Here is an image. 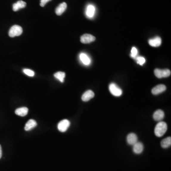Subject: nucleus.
I'll use <instances>...</instances> for the list:
<instances>
[{"label":"nucleus","instance_id":"9","mask_svg":"<svg viewBox=\"0 0 171 171\" xmlns=\"http://www.w3.org/2000/svg\"><path fill=\"white\" fill-rule=\"evenodd\" d=\"M94 96H95V94L93 91L91 90H87V91H86L82 95L81 99L84 102H87L93 98Z\"/></svg>","mask_w":171,"mask_h":171},{"label":"nucleus","instance_id":"3","mask_svg":"<svg viewBox=\"0 0 171 171\" xmlns=\"http://www.w3.org/2000/svg\"><path fill=\"white\" fill-rule=\"evenodd\" d=\"M154 73L158 79H161L163 77H167L170 76L171 72L169 69H156L154 71Z\"/></svg>","mask_w":171,"mask_h":171},{"label":"nucleus","instance_id":"16","mask_svg":"<svg viewBox=\"0 0 171 171\" xmlns=\"http://www.w3.org/2000/svg\"><path fill=\"white\" fill-rule=\"evenodd\" d=\"M15 114L18 116H24L28 113V108L26 107H22L16 109Z\"/></svg>","mask_w":171,"mask_h":171},{"label":"nucleus","instance_id":"21","mask_svg":"<svg viewBox=\"0 0 171 171\" xmlns=\"http://www.w3.org/2000/svg\"><path fill=\"white\" fill-rule=\"evenodd\" d=\"M23 71L25 74L29 77H33L35 75V73L33 70L29 69H24Z\"/></svg>","mask_w":171,"mask_h":171},{"label":"nucleus","instance_id":"13","mask_svg":"<svg viewBox=\"0 0 171 171\" xmlns=\"http://www.w3.org/2000/svg\"><path fill=\"white\" fill-rule=\"evenodd\" d=\"M67 5L66 2H62L60 4L56 9V13L57 15H61L67 9Z\"/></svg>","mask_w":171,"mask_h":171},{"label":"nucleus","instance_id":"19","mask_svg":"<svg viewBox=\"0 0 171 171\" xmlns=\"http://www.w3.org/2000/svg\"><path fill=\"white\" fill-rule=\"evenodd\" d=\"M80 59L82 63L86 65H89L90 63V60L89 57L85 53H81L80 56Z\"/></svg>","mask_w":171,"mask_h":171},{"label":"nucleus","instance_id":"10","mask_svg":"<svg viewBox=\"0 0 171 171\" xmlns=\"http://www.w3.org/2000/svg\"><path fill=\"white\" fill-rule=\"evenodd\" d=\"M133 150L135 154H140L143 152L144 150V145L141 142H137L133 145Z\"/></svg>","mask_w":171,"mask_h":171},{"label":"nucleus","instance_id":"4","mask_svg":"<svg viewBox=\"0 0 171 171\" xmlns=\"http://www.w3.org/2000/svg\"><path fill=\"white\" fill-rule=\"evenodd\" d=\"M109 89L110 93L114 96L119 97L122 95V89L114 83H112L109 85Z\"/></svg>","mask_w":171,"mask_h":171},{"label":"nucleus","instance_id":"22","mask_svg":"<svg viewBox=\"0 0 171 171\" xmlns=\"http://www.w3.org/2000/svg\"><path fill=\"white\" fill-rule=\"evenodd\" d=\"M136 61H137V63L142 66L145 63V60L144 57H138L136 58Z\"/></svg>","mask_w":171,"mask_h":171},{"label":"nucleus","instance_id":"8","mask_svg":"<svg viewBox=\"0 0 171 171\" xmlns=\"http://www.w3.org/2000/svg\"><path fill=\"white\" fill-rule=\"evenodd\" d=\"M138 142V137L134 133H130L127 136V142L129 145H133Z\"/></svg>","mask_w":171,"mask_h":171},{"label":"nucleus","instance_id":"1","mask_svg":"<svg viewBox=\"0 0 171 171\" xmlns=\"http://www.w3.org/2000/svg\"><path fill=\"white\" fill-rule=\"evenodd\" d=\"M167 130V123L163 121L158 122L155 128V134L157 137H162Z\"/></svg>","mask_w":171,"mask_h":171},{"label":"nucleus","instance_id":"5","mask_svg":"<svg viewBox=\"0 0 171 171\" xmlns=\"http://www.w3.org/2000/svg\"><path fill=\"white\" fill-rule=\"evenodd\" d=\"M70 123L68 120L64 119L59 122L57 125V128L61 132H66L70 126Z\"/></svg>","mask_w":171,"mask_h":171},{"label":"nucleus","instance_id":"14","mask_svg":"<svg viewBox=\"0 0 171 171\" xmlns=\"http://www.w3.org/2000/svg\"><path fill=\"white\" fill-rule=\"evenodd\" d=\"M26 6V3L22 1H19L13 4V11L17 12L21 9L24 8Z\"/></svg>","mask_w":171,"mask_h":171},{"label":"nucleus","instance_id":"2","mask_svg":"<svg viewBox=\"0 0 171 171\" xmlns=\"http://www.w3.org/2000/svg\"><path fill=\"white\" fill-rule=\"evenodd\" d=\"M22 28L19 25H13L11 27L9 32V35L10 37L19 36L22 33Z\"/></svg>","mask_w":171,"mask_h":171},{"label":"nucleus","instance_id":"20","mask_svg":"<svg viewBox=\"0 0 171 171\" xmlns=\"http://www.w3.org/2000/svg\"><path fill=\"white\" fill-rule=\"evenodd\" d=\"M54 76L57 79L63 83L64 81V78L65 77V76H66V74L63 72L59 71L55 73Z\"/></svg>","mask_w":171,"mask_h":171},{"label":"nucleus","instance_id":"6","mask_svg":"<svg viewBox=\"0 0 171 171\" xmlns=\"http://www.w3.org/2000/svg\"><path fill=\"white\" fill-rule=\"evenodd\" d=\"M96 38L94 36L89 34H85L80 38V41L82 43L88 44L95 41Z\"/></svg>","mask_w":171,"mask_h":171},{"label":"nucleus","instance_id":"24","mask_svg":"<svg viewBox=\"0 0 171 171\" xmlns=\"http://www.w3.org/2000/svg\"><path fill=\"white\" fill-rule=\"evenodd\" d=\"M52 0H41V4H40V5L41 6V7H44V6L46 4L47 2H48L49 1H51Z\"/></svg>","mask_w":171,"mask_h":171},{"label":"nucleus","instance_id":"18","mask_svg":"<svg viewBox=\"0 0 171 171\" xmlns=\"http://www.w3.org/2000/svg\"><path fill=\"white\" fill-rule=\"evenodd\" d=\"M171 137H167L164 138L161 142V146L163 148H167L171 147Z\"/></svg>","mask_w":171,"mask_h":171},{"label":"nucleus","instance_id":"11","mask_svg":"<svg viewBox=\"0 0 171 171\" xmlns=\"http://www.w3.org/2000/svg\"><path fill=\"white\" fill-rule=\"evenodd\" d=\"M164 117V113L163 110L158 109L153 114V118L156 121H161Z\"/></svg>","mask_w":171,"mask_h":171},{"label":"nucleus","instance_id":"12","mask_svg":"<svg viewBox=\"0 0 171 171\" xmlns=\"http://www.w3.org/2000/svg\"><path fill=\"white\" fill-rule=\"evenodd\" d=\"M148 42L150 46L157 47L160 46L162 43V40L159 37H156L153 39H150Z\"/></svg>","mask_w":171,"mask_h":171},{"label":"nucleus","instance_id":"23","mask_svg":"<svg viewBox=\"0 0 171 171\" xmlns=\"http://www.w3.org/2000/svg\"><path fill=\"white\" fill-rule=\"evenodd\" d=\"M137 54V50L135 47H133L131 49V56L133 57H136Z\"/></svg>","mask_w":171,"mask_h":171},{"label":"nucleus","instance_id":"17","mask_svg":"<svg viewBox=\"0 0 171 171\" xmlns=\"http://www.w3.org/2000/svg\"><path fill=\"white\" fill-rule=\"evenodd\" d=\"M95 8L92 5H89L86 9V15L88 18H92L94 16L95 14Z\"/></svg>","mask_w":171,"mask_h":171},{"label":"nucleus","instance_id":"25","mask_svg":"<svg viewBox=\"0 0 171 171\" xmlns=\"http://www.w3.org/2000/svg\"><path fill=\"white\" fill-rule=\"evenodd\" d=\"M2 156V149H1V145H0V159Z\"/></svg>","mask_w":171,"mask_h":171},{"label":"nucleus","instance_id":"15","mask_svg":"<svg viewBox=\"0 0 171 171\" xmlns=\"http://www.w3.org/2000/svg\"><path fill=\"white\" fill-rule=\"evenodd\" d=\"M37 122L36 121L33 119H30L27 122L25 126L24 129L26 131H29L33 129V128L36 127Z\"/></svg>","mask_w":171,"mask_h":171},{"label":"nucleus","instance_id":"7","mask_svg":"<svg viewBox=\"0 0 171 171\" xmlns=\"http://www.w3.org/2000/svg\"><path fill=\"white\" fill-rule=\"evenodd\" d=\"M166 89H167V87L164 85H158L153 88L152 90V93L153 95H158L165 91Z\"/></svg>","mask_w":171,"mask_h":171}]
</instances>
